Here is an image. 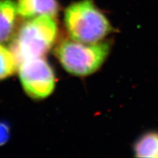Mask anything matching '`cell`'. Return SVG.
<instances>
[{
  "instance_id": "obj_5",
  "label": "cell",
  "mask_w": 158,
  "mask_h": 158,
  "mask_svg": "<svg viewBox=\"0 0 158 158\" xmlns=\"http://www.w3.org/2000/svg\"><path fill=\"white\" fill-rule=\"evenodd\" d=\"M18 13L25 19L40 16L56 18L59 10L57 0H18Z\"/></svg>"
},
{
  "instance_id": "obj_4",
  "label": "cell",
  "mask_w": 158,
  "mask_h": 158,
  "mask_svg": "<svg viewBox=\"0 0 158 158\" xmlns=\"http://www.w3.org/2000/svg\"><path fill=\"white\" fill-rule=\"evenodd\" d=\"M19 76L23 90L35 100H43L52 94L56 76L43 57L25 59L19 65Z\"/></svg>"
},
{
  "instance_id": "obj_2",
  "label": "cell",
  "mask_w": 158,
  "mask_h": 158,
  "mask_svg": "<svg viewBox=\"0 0 158 158\" xmlns=\"http://www.w3.org/2000/svg\"><path fill=\"white\" fill-rule=\"evenodd\" d=\"M64 25L71 39L85 43H98L113 30L93 0H80L65 9Z\"/></svg>"
},
{
  "instance_id": "obj_6",
  "label": "cell",
  "mask_w": 158,
  "mask_h": 158,
  "mask_svg": "<svg viewBox=\"0 0 158 158\" xmlns=\"http://www.w3.org/2000/svg\"><path fill=\"white\" fill-rule=\"evenodd\" d=\"M18 15L17 4L13 0H0V44L14 37Z\"/></svg>"
},
{
  "instance_id": "obj_1",
  "label": "cell",
  "mask_w": 158,
  "mask_h": 158,
  "mask_svg": "<svg viewBox=\"0 0 158 158\" xmlns=\"http://www.w3.org/2000/svg\"><path fill=\"white\" fill-rule=\"evenodd\" d=\"M57 33L54 17L44 15L27 19L13 37L10 49L19 64L25 59L44 57L54 45Z\"/></svg>"
},
{
  "instance_id": "obj_3",
  "label": "cell",
  "mask_w": 158,
  "mask_h": 158,
  "mask_svg": "<svg viewBox=\"0 0 158 158\" xmlns=\"http://www.w3.org/2000/svg\"><path fill=\"white\" fill-rule=\"evenodd\" d=\"M110 44L107 42L85 43L64 40L55 48L59 63L67 72L76 76L94 73L107 58Z\"/></svg>"
},
{
  "instance_id": "obj_8",
  "label": "cell",
  "mask_w": 158,
  "mask_h": 158,
  "mask_svg": "<svg viewBox=\"0 0 158 158\" xmlns=\"http://www.w3.org/2000/svg\"><path fill=\"white\" fill-rule=\"evenodd\" d=\"M19 65V63L10 48L0 44V81L14 75Z\"/></svg>"
},
{
  "instance_id": "obj_7",
  "label": "cell",
  "mask_w": 158,
  "mask_h": 158,
  "mask_svg": "<svg viewBox=\"0 0 158 158\" xmlns=\"http://www.w3.org/2000/svg\"><path fill=\"white\" fill-rule=\"evenodd\" d=\"M136 157L158 158V133H148L141 137L135 145Z\"/></svg>"
},
{
  "instance_id": "obj_9",
  "label": "cell",
  "mask_w": 158,
  "mask_h": 158,
  "mask_svg": "<svg viewBox=\"0 0 158 158\" xmlns=\"http://www.w3.org/2000/svg\"><path fill=\"white\" fill-rule=\"evenodd\" d=\"M11 137V127L6 121L0 120V147L5 145Z\"/></svg>"
}]
</instances>
